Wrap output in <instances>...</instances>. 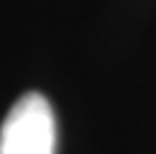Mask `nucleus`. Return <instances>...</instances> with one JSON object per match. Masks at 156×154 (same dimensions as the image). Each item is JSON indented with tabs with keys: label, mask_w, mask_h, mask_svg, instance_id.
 <instances>
[{
	"label": "nucleus",
	"mask_w": 156,
	"mask_h": 154,
	"mask_svg": "<svg viewBox=\"0 0 156 154\" xmlns=\"http://www.w3.org/2000/svg\"><path fill=\"white\" fill-rule=\"evenodd\" d=\"M0 154H55V115L48 99L25 92L0 127Z\"/></svg>",
	"instance_id": "f257e3e1"
}]
</instances>
